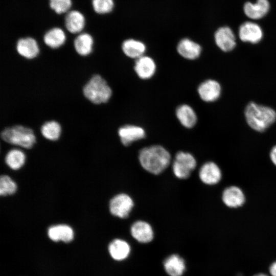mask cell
<instances>
[{"instance_id": "cell-1", "label": "cell", "mask_w": 276, "mask_h": 276, "mask_svg": "<svg viewBox=\"0 0 276 276\" xmlns=\"http://www.w3.org/2000/svg\"><path fill=\"white\" fill-rule=\"evenodd\" d=\"M0 137L4 145L1 149L4 152L11 147H17L23 150L33 148L37 142L34 130L21 124H15L4 127L1 130Z\"/></svg>"}, {"instance_id": "cell-2", "label": "cell", "mask_w": 276, "mask_h": 276, "mask_svg": "<svg viewBox=\"0 0 276 276\" xmlns=\"http://www.w3.org/2000/svg\"><path fill=\"white\" fill-rule=\"evenodd\" d=\"M243 114L247 125L257 132L265 131L276 122L274 107L253 100L247 103Z\"/></svg>"}, {"instance_id": "cell-3", "label": "cell", "mask_w": 276, "mask_h": 276, "mask_svg": "<svg viewBox=\"0 0 276 276\" xmlns=\"http://www.w3.org/2000/svg\"><path fill=\"white\" fill-rule=\"evenodd\" d=\"M139 159L145 170L152 174H159L169 165L171 156L163 147L153 145L141 149Z\"/></svg>"}, {"instance_id": "cell-4", "label": "cell", "mask_w": 276, "mask_h": 276, "mask_svg": "<svg viewBox=\"0 0 276 276\" xmlns=\"http://www.w3.org/2000/svg\"><path fill=\"white\" fill-rule=\"evenodd\" d=\"M81 89L84 99L95 105L107 103L112 95V90L107 80L98 73L92 75Z\"/></svg>"}, {"instance_id": "cell-5", "label": "cell", "mask_w": 276, "mask_h": 276, "mask_svg": "<svg viewBox=\"0 0 276 276\" xmlns=\"http://www.w3.org/2000/svg\"><path fill=\"white\" fill-rule=\"evenodd\" d=\"M14 47L17 54L26 60H35L41 53V48L37 40L32 36H27L18 38Z\"/></svg>"}, {"instance_id": "cell-6", "label": "cell", "mask_w": 276, "mask_h": 276, "mask_svg": "<svg viewBox=\"0 0 276 276\" xmlns=\"http://www.w3.org/2000/svg\"><path fill=\"white\" fill-rule=\"evenodd\" d=\"M196 166V161L190 153L179 151L175 155L172 165L173 172L178 178H188Z\"/></svg>"}, {"instance_id": "cell-7", "label": "cell", "mask_w": 276, "mask_h": 276, "mask_svg": "<svg viewBox=\"0 0 276 276\" xmlns=\"http://www.w3.org/2000/svg\"><path fill=\"white\" fill-rule=\"evenodd\" d=\"M133 205V201L129 195L121 193L111 198L108 209L112 215L120 218H125L129 216Z\"/></svg>"}, {"instance_id": "cell-8", "label": "cell", "mask_w": 276, "mask_h": 276, "mask_svg": "<svg viewBox=\"0 0 276 276\" xmlns=\"http://www.w3.org/2000/svg\"><path fill=\"white\" fill-rule=\"evenodd\" d=\"M221 84L217 80L208 79L202 81L197 88L200 99L206 103H214L220 99L222 94Z\"/></svg>"}, {"instance_id": "cell-9", "label": "cell", "mask_w": 276, "mask_h": 276, "mask_svg": "<svg viewBox=\"0 0 276 276\" xmlns=\"http://www.w3.org/2000/svg\"><path fill=\"white\" fill-rule=\"evenodd\" d=\"M214 41L219 50L225 54L231 53L237 48L236 36L227 26L220 27L216 31Z\"/></svg>"}, {"instance_id": "cell-10", "label": "cell", "mask_w": 276, "mask_h": 276, "mask_svg": "<svg viewBox=\"0 0 276 276\" xmlns=\"http://www.w3.org/2000/svg\"><path fill=\"white\" fill-rule=\"evenodd\" d=\"M263 35L261 27L253 22H245L239 28L238 36L239 39L244 43L257 44L261 41Z\"/></svg>"}, {"instance_id": "cell-11", "label": "cell", "mask_w": 276, "mask_h": 276, "mask_svg": "<svg viewBox=\"0 0 276 276\" xmlns=\"http://www.w3.org/2000/svg\"><path fill=\"white\" fill-rule=\"evenodd\" d=\"M4 166L10 170L18 171L25 165L27 160V154L24 150L17 147H11L3 155Z\"/></svg>"}, {"instance_id": "cell-12", "label": "cell", "mask_w": 276, "mask_h": 276, "mask_svg": "<svg viewBox=\"0 0 276 276\" xmlns=\"http://www.w3.org/2000/svg\"><path fill=\"white\" fill-rule=\"evenodd\" d=\"M73 47L79 56L88 57L93 53L95 50L94 37L89 33L81 32L74 38Z\"/></svg>"}, {"instance_id": "cell-13", "label": "cell", "mask_w": 276, "mask_h": 276, "mask_svg": "<svg viewBox=\"0 0 276 276\" xmlns=\"http://www.w3.org/2000/svg\"><path fill=\"white\" fill-rule=\"evenodd\" d=\"M42 39L47 48L57 50L65 44L67 38L63 29L60 27H55L47 30L43 35Z\"/></svg>"}, {"instance_id": "cell-14", "label": "cell", "mask_w": 276, "mask_h": 276, "mask_svg": "<svg viewBox=\"0 0 276 276\" xmlns=\"http://www.w3.org/2000/svg\"><path fill=\"white\" fill-rule=\"evenodd\" d=\"M49 238L54 242L61 241L68 243L74 238V231L70 225L65 223H58L50 226L47 230Z\"/></svg>"}, {"instance_id": "cell-15", "label": "cell", "mask_w": 276, "mask_h": 276, "mask_svg": "<svg viewBox=\"0 0 276 276\" xmlns=\"http://www.w3.org/2000/svg\"><path fill=\"white\" fill-rule=\"evenodd\" d=\"M156 65L151 57L143 55L135 61L134 70L136 75L142 80H147L155 74Z\"/></svg>"}, {"instance_id": "cell-16", "label": "cell", "mask_w": 276, "mask_h": 276, "mask_svg": "<svg viewBox=\"0 0 276 276\" xmlns=\"http://www.w3.org/2000/svg\"><path fill=\"white\" fill-rule=\"evenodd\" d=\"M118 134L122 144L129 146L132 142L142 139L146 136L144 129L137 125H125L120 127Z\"/></svg>"}, {"instance_id": "cell-17", "label": "cell", "mask_w": 276, "mask_h": 276, "mask_svg": "<svg viewBox=\"0 0 276 276\" xmlns=\"http://www.w3.org/2000/svg\"><path fill=\"white\" fill-rule=\"evenodd\" d=\"M176 50L180 56L188 60L198 58L202 52V47L199 43L187 38L179 41Z\"/></svg>"}, {"instance_id": "cell-18", "label": "cell", "mask_w": 276, "mask_h": 276, "mask_svg": "<svg viewBox=\"0 0 276 276\" xmlns=\"http://www.w3.org/2000/svg\"><path fill=\"white\" fill-rule=\"evenodd\" d=\"M85 16L78 10L69 11L65 17V28L72 34L81 33L85 27Z\"/></svg>"}, {"instance_id": "cell-19", "label": "cell", "mask_w": 276, "mask_h": 276, "mask_svg": "<svg viewBox=\"0 0 276 276\" xmlns=\"http://www.w3.org/2000/svg\"><path fill=\"white\" fill-rule=\"evenodd\" d=\"M62 131L61 124L55 120H50L44 122L39 129L41 136L50 142L58 141L61 137Z\"/></svg>"}, {"instance_id": "cell-20", "label": "cell", "mask_w": 276, "mask_h": 276, "mask_svg": "<svg viewBox=\"0 0 276 276\" xmlns=\"http://www.w3.org/2000/svg\"><path fill=\"white\" fill-rule=\"evenodd\" d=\"M201 180L205 184L213 185L219 182L221 178V172L219 167L213 162L204 164L199 170Z\"/></svg>"}, {"instance_id": "cell-21", "label": "cell", "mask_w": 276, "mask_h": 276, "mask_svg": "<svg viewBox=\"0 0 276 276\" xmlns=\"http://www.w3.org/2000/svg\"><path fill=\"white\" fill-rule=\"evenodd\" d=\"M222 198L223 203L227 206L232 208L241 206L245 200L243 192L236 186L226 188L223 192Z\"/></svg>"}, {"instance_id": "cell-22", "label": "cell", "mask_w": 276, "mask_h": 276, "mask_svg": "<svg viewBox=\"0 0 276 276\" xmlns=\"http://www.w3.org/2000/svg\"><path fill=\"white\" fill-rule=\"evenodd\" d=\"M132 237L141 243H148L153 238V232L150 225L143 221L134 222L131 227Z\"/></svg>"}, {"instance_id": "cell-23", "label": "cell", "mask_w": 276, "mask_h": 276, "mask_svg": "<svg viewBox=\"0 0 276 276\" xmlns=\"http://www.w3.org/2000/svg\"><path fill=\"white\" fill-rule=\"evenodd\" d=\"M175 113L177 119L184 127L191 128L196 125L197 116L195 111L190 105L186 104L179 105Z\"/></svg>"}, {"instance_id": "cell-24", "label": "cell", "mask_w": 276, "mask_h": 276, "mask_svg": "<svg viewBox=\"0 0 276 276\" xmlns=\"http://www.w3.org/2000/svg\"><path fill=\"white\" fill-rule=\"evenodd\" d=\"M121 49L127 57L136 60L144 55L146 46L144 42L140 40L128 39L122 42Z\"/></svg>"}, {"instance_id": "cell-25", "label": "cell", "mask_w": 276, "mask_h": 276, "mask_svg": "<svg viewBox=\"0 0 276 276\" xmlns=\"http://www.w3.org/2000/svg\"><path fill=\"white\" fill-rule=\"evenodd\" d=\"M269 8V3L267 0H258L255 4L250 2L245 3L244 11L248 17L252 19H258L267 13Z\"/></svg>"}, {"instance_id": "cell-26", "label": "cell", "mask_w": 276, "mask_h": 276, "mask_svg": "<svg viewBox=\"0 0 276 276\" xmlns=\"http://www.w3.org/2000/svg\"><path fill=\"white\" fill-rule=\"evenodd\" d=\"M108 251L114 260L121 261L125 259L128 256L130 247L125 241L116 239L110 243Z\"/></svg>"}, {"instance_id": "cell-27", "label": "cell", "mask_w": 276, "mask_h": 276, "mask_svg": "<svg viewBox=\"0 0 276 276\" xmlns=\"http://www.w3.org/2000/svg\"><path fill=\"white\" fill-rule=\"evenodd\" d=\"M166 272L170 276H181L185 269V261L177 255L168 257L164 262Z\"/></svg>"}, {"instance_id": "cell-28", "label": "cell", "mask_w": 276, "mask_h": 276, "mask_svg": "<svg viewBox=\"0 0 276 276\" xmlns=\"http://www.w3.org/2000/svg\"><path fill=\"white\" fill-rule=\"evenodd\" d=\"M17 182L9 174L0 175V197H6L14 195L18 191Z\"/></svg>"}, {"instance_id": "cell-29", "label": "cell", "mask_w": 276, "mask_h": 276, "mask_svg": "<svg viewBox=\"0 0 276 276\" xmlns=\"http://www.w3.org/2000/svg\"><path fill=\"white\" fill-rule=\"evenodd\" d=\"M91 5L96 13L104 14L112 10L114 2L113 0H91Z\"/></svg>"}, {"instance_id": "cell-30", "label": "cell", "mask_w": 276, "mask_h": 276, "mask_svg": "<svg viewBox=\"0 0 276 276\" xmlns=\"http://www.w3.org/2000/svg\"><path fill=\"white\" fill-rule=\"evenodd\" d=\"M72 5V0H49L50 8L58 14L67 13Z\"/></svg>"}, {"instance_id": "cell-31", "label": "cell", "mask_w": 276, "mask_h": 276, "mask_svg": "<svg viewBox=\"0 0 276 276\" xmlns=\"http://www.w3.org/2000/svg\"><path fill=\"white\" fill-rule=\"evenodd\" d=\"M270 157L272 163L276 166V145L272 148L270 153Z\"/></svg>"}, {"instance_id": "cell-32", "label": "cell", "mask_w": 276, "mask_h": 276, "mask_svg": "<svg viewBox=\"0 0 276 276\" xmlns=\"http://www.w3.org/2000/svg\"><path fill=\"white\" fill-rule=\"evenodd\" d=\"M269 272L272 276H276V261L270 265Z\"/></svg>"}, {"instance_id": "cell-33", "label": "cell", "mask_w": 276, "mask_h": 276, "mask_svg": "<svg viewBox=\"0 0 276 276\" xmlns=\"http://www.w3.org/2000/svg\"><path fill=\"white\" fill-rule=\"evenodd\" d=\"M254 276H268L265 274H263V273H259V274H256Z\"/></svg>"}]
</instances>
